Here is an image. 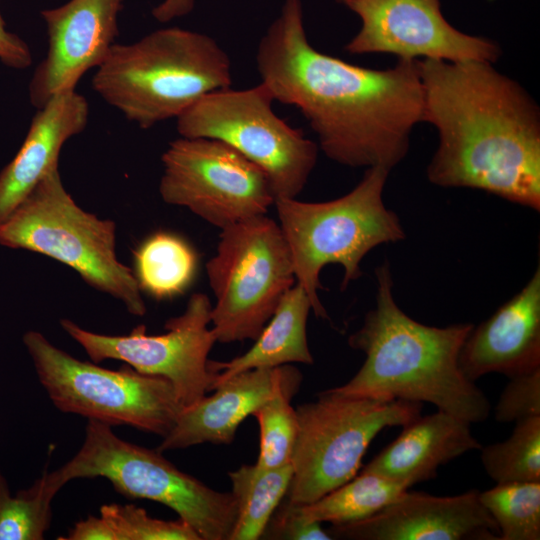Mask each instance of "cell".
<instances>
[{"label": "cell", "instance_id": "cell-1", "mask_svg": "<svg viewBox=\"0 0 540 540\" xmlns=\"http://www.w3.org/2000/svg\"><path fill=\"white\" fill-rule=\"evenodd\" d=\"M261 82L275 101L297 107L338 164L391 171L423 122L419 60L371 69L322 53L308 41L301 0H284L256 53Z\"/></svg>", "mask_w": 540, "mask_h": 540}, {"label": "cell", "instance_id": "cell-2", "mask_svg": "<svg viewBox=\"0 0 540 540\" xmlns=\"http://www.w3.org/2000/svg\"><path fill=\"white\" fill-rule=\"evenodd\" d=\"M423 122L437 130L427 167L440 187L483 190L540 210V110L486 61L419 60Z\"/></svg>", "mask_w": 540, "mask_h": 540}, {"label": "cell", "instance_id": "cell-3", "mask_svg": "<svg viewBox=\"0 0 540 540\" xmlns=\"http://www.w3.org/2000/svg\"><path fill=\"white\" fill-rule=\"evenodd\" d=\"M376 303L350 347L364 353L358 372L330 392L353 397L428 402L469 423L488 418V398L460 370L458 358L472 329L468 323L435 327L408 316L396 303L386 261L376 270Z\"/></svg>", "mask_w": 540, "mask_h": 540}, {"label": "cell", "instance_id": "cell-4", "mask_svg": "<svg viewBox=\"0 0 540 540\" xmlns=\"http://www.w3.org/2000/svg\"><path fill=\"white\" fill-rule=\"evenodd\" d=\"M231 60L212 37L180 27L116 43L94 91L140 128L177 118L207 93L231 87Z\"/></svg>", "mask_w": 540, "mask_h": 540}, {"label": "cell", "instance_id": "cell-5", "mask_svg": "<svg viewBox=\"0 0 540 540\" xmlns=\"http://www.w3.org/2000/svg\"><path fill=\"white\" fill-rule=\"evenodd\" d=\"M389 173L383 166L367 168L351 191L325 202L275 199L296 283L306 291L317 317L327 318L318 296L320 273L326 265L343 268L344 290L361 277V262L372 249L405 238L399 217L383 201Z\"/></svg>", "mask_w": 540, "mask_h": 540}, {"label": "cell", "instance_id": "cell-6", "mask_svg": "<svg viewBox=\"0 0 540 540\" xmlns=\"http://www.w3.org/2000/svg\"><path fill=\"white\" fill-rule=\"evenodd\" d=\"M0 245L48 256L122 302L129 313H146L134 272L117 258L115 222L80 208L58 168L49 171L0 224Z\"/></svg>", "mask_w": 540, "mask_h": 540}, {"label": "cell", "instance_id": "cell-7", "mask_svg": "<svg viewBox=\"0 0 540 540\" xmlns=\"http://www.w3.org/2000/svg\"><path fill=\"white\" fill-rule=\"evenodd\" d=\"M63 487L73 479L103 477L128 498L156 501L186 521L201 540H230L237 508L233 495L180 471L156 449L119 438L112 427L88 420L78 452L51 472Z\"/></svg>", "mask_w": 540, "mask_h": 540}, {"label": "cell", "instance_id": "cell-8", "mask_svg": "<svg viewBox=\"0 0 540 540\" xmlns=\"http://www.w3.org/2000/svg\"><path fill=\"white\" fill-rule=\"evenodd\" d=\"M23 344L53 405L109 426H130L165 437L183 409L171 382L131 366L110 370L81 361L30 330Z\"/></svg>", "mask_w": 540, "mask_h": 540}, {"label": "cell", "instance_id": "cell-9", "mask_svg": "<svg viewBox=\"0 0 540 540\" xmlns=\"http://www.w3.org/2000/svg\"><path fill=\"white\" fill-rule=\"evenodd\" d=\"M421 408L419 402L342 396L329 390L298 406L287 502L312 503L352 479L372 440L387 427L406 425Z\"/></svg>", "mask_w": 540, "mask_h": 540}, {"label": "cell", "instance_id": "cell-10", "mask_svg": "<svg viewBox=\"0 0 540 540\" xmlns=\"http://www.w3.org/2000/svg\"><path fill=\"white\" fill-rule=\"evenodd\" d=\"M206 273L216 303L211 328L220 343L255 340L296 278L278 223L266 215L224 229Z\"/></svg>", "mask_w": 540, "mask_h": 540}, {"label": "cell", "instance_id": "cell-11", "mask_svg": "<svg viewBox=\"0 0 540 540\" xmlns=\"http://www.w3.org/2000/svg\"><path fill=\"white\" fill-rule=\"evenodd\" d=\"M274 101L263 82L243 90H216L176 118L177 131L182 137L226 143L266 173L275 199L296 198L316 165L319 148L274 112Z\"/></svg>", "mask_w": 540, "mask_h": 540}, {"label": "cell", "instance_id": "cell-12", "mask_svg": "<svg viewBox=\"0 0 540 540\" xmlns=\"http://www.w3.org/2000/svg\"><path fill=\"white\" fill-rule=\"evenodd\" d=\"M161 161L162 200L220 229L266 215L275 202L266 173L222 141L181 136L169 143Z\"/></svg>", "mask_w": 540, "mask_h": 540}, {"label": "cell", "instance_id": "cell-13", "mask_svg": "<svg viewBox=\"0 0 540 540\" xmlns=\"http://www.w3.org/2000/svg\"><path fill=\"white\" fill-rule=\"evenodd\" d=\"M211 310L209 297L194 293L185 311L170 318L167 332L160 335L146 334L142 324L126 335L91 332L70 319H61L60 325L94 363L119 360L140 373L166 378L186 408L202 399L213 381L208 354L217 341L208 328Z\"/></svg>", "mask_w": 540, "mask_h": 540}, {"label": "cell", "instance_id": "cell-14", "mask_svg": "<svg viewBox=\"0 0 540 540\" xmlns=\"http://www.w3.org/2000/svg\"><path fill=\"white\" fill-rule=\"evenodd\" d=\"M361 20L346 44L352 55L384 53L399 60L437 59L495 63L499 45L463 33L444 17L440 0H336Z\"/></svg>", "mask_w": 540, "mask_h": 540}, {"label": "cell", "instance_id": "cell-15", "mask_svg": "<svg viewBox=\"0 0 540 540\" xmlns=\"http://www.w3.org/2000/svg\"><path fill=\"white\" fill-rule=\"evenodd\" d=\"M123 1L69 0L41 11L48 49L28 85L36 109L57 94L76 90L82 76L106 60L116 44Z\"/></svg>", "mask_w": 540, "mask_h": 540}, {"label": "cell", "instance_id": "cell-16", "mask_svg": "<svg viewBox=\"0 0 540 540\" xmlns=\"http://www.w3.org/2000/svg\"><path fill=\"white\" fill-rule=\"evenodd\" d=\"M331 538L354 540H499L478 490L454 496L405 491L374 515L332 525Z\"/></svg>", "mask_w": 540, "mask_h": 540}, {"label": "cell", "instance_id": "cell-17", "mask_svg": "<svg viewBox=\"0 0 540 540\" xmlns=\"http://www.w3.org/2000/svg\"><path fill=\"white\" fill-rule=\"evenodd\" d=\"M458 363L472 382L488 373L512 378L540 368L539 266L521 291L472 327Z\"/></svg>", "mask_w": 540, "mask_h": 540}, {"label": "cell", "instance_id": "cell-18", "mask_svg": "<svg viewBox=\"0 0 540 540\" xmlns=\"http://www.w3.org/2000/svg\"><path fill=\"white\" fill-rule=\"evenodd\" d=\"M302 375L285 364L238 373L211 396L183 408L171 431L156 448L163 453L202 443L229 444L241 422L287 386H300Z\"/></svg>", "mask_w": 540, "mask_h": 540}, {"label": "cell", "instance_id": "cell-19", "mask_svg": "<svg viewBox=\"0 0 540 540\" xmlns=\"http://www.w3.org/2000/svg\"><path fill=\"white\" fill-rule=\"evenodd\" d=\"M88 118V102L76 90L57 94L37 109L18 152L0 171V224L58 168L63 145L86 128Z\"/></svg>", "mask_w": 540, "mask_h": 540}, {"label": "cell", "instance_id": "cell-20", "mask_svg": "<svg viewBox=\"0 0 540 540\" xmlns=\"http://www.w3.org/2000/svg\"><path fill=\"white\" fill-rule=\"evenodd\" d=\"M471 423L438 410L419 415L364 469L408 483L410 486L436 477L441 465L482 445L473 436Z\"/></svg>", "mask_w": 540, "mask_h": 540}, {"label": "cell", "instance_id": "cell-21", "mask_svg": "<svg viewBox=\"0 0 540 540\" xmlns=\"http://www.w3.org/2000/svg\"><path fill=\"white\" fill-rule=\"evenodd\" d=\"M312 305L306 291L295 283L281 298L254 345L229 361H208L214 374L210 391L230 377L256 368H274L289 363L312 364L306 324Z\"/></svg>", "mask_w": 540, "mask_h": 540}, {"label": "cell", "instance_id": "cell-22", "mask_svg": "<svg viewBox=\"0 0 540 540\" xmlns=\"http://www.w3.org/2000/svg\"><path fill=\"white\" fill-rule=\"evenodd\" d=\"M410 487L406 482L363 468L352 479L312 503L293 505L286 501L285 505L305 521L338 525L374 515Z\"/></svg>", "mask_w": 540, "mask_h": 540}, {"label": "cell", "instance_id": "cell-23", "mask_svg": "<svg viewBox=\"0 0 540 540\" xmlns=\"http://www.w3.org/2000/svg\"><path fill=\"white\" fill-rule=\"evenodd\" d=\"M291 463L275 468L242 465L228 473L237 517L230 540H257L262 537L273 513L289 489Z\"/></svg>", "mask_w": 540, "mask_h": 540}, {"label": "cell", "instance_id": "cell-24", "mask_svg": "<svg viewBox=\"0 0 540 540\" xmlns=\"http://www.w3.org/2000/svg\"><path fill=\"white\" fill-rule=\"evenodd\" d=\"M134 264L141 291L163 300L186 291L196 273L197 255L183 238L157 232L134 251Z\"/></svg>", "mask_w": 540, "mask_h": 540}, {"label": "cell", "instance_id": "cell-25", "mask_svg": "<svg viewBox=\"0 0 540 540\" xmlns=\"http://www.w3.org/2000/svg\"><path fill=\"white\" fill-rule=\"evenodd\" d=\"M62 486L46 470L12 495L0 471V540H42L52 521V500Z\"/></svg>", "mask_w": 540, "mask_h": 540}, {"label": "cell", "instance_id": "cell-26", "mask_svg": "<svg viewBox=\"0 0 540 540\" xmlns=\"http://www.w3.org/2000/svg\"><path fill=\"white\" fill-rule=\"evenodd\" d=\"M504 441L481 447V462L497 484L540 481V416L515 422Z\"/></svg>", "mask_w": 540, "mask_h": 540}, {"label": "cell", "instance_id": "cell-27", "mask_svg": "<svg viewBox=\"0 0 540 540\" xmlns=\"http://www.w3.org/2000/svg\"><path fill=\"white\" fill-rule=\"evenodd\" d=\"M499 529V540L540 539V481L497 484L479 492Z\"/></svg>", "mask_w": 540, "mask_h": 540}, {"label": "cell", "instance_id": "cell-28", "mask_svg": "<svg viewBox=\"0 0 540 540\" xmlns=\"http://www.w3.org/2000/svg\"><path fill=\"white\" fill-rule=\"evenodd\" d=\"M299 386H287L261 405L253 414L260 429L259 455L256 465L275 468L291 463L298 433L296 409L290 401Z\"/></svg>", "mask_w": 540, "mask_h": 540}, {"label": "cell", "instance_id": "cell-29", "mask_svg": "<svg viewBox=\"0 0 540 540\" xmlns=\"http://www.w3.org/2000/svg\"><path fill=\"white\" fill-rule=\"evenodd\" d=\"M100 516L111 526L115 540H201L183 519H156L133 504H105Z\"/></svg>", "mask_w": 540, "mask_h": 540}, {"label": "cell", "instance_id": "cell-30", "mask_svg": "<svg viewBox=\"0 0 540 540\" xmlns=\"http://www.w3.org/2000/svg\"><path fill=\"white\" fill-rule=\"evenodd\" d=\"M494 413L502 423L540 416V368L509 378Z\"/></svg>", "mask_w": 540, "mask_h": 540}, {"label": "cell", "instance_id": "cell-31", "mask_svg": "<svg viewBox=\"0 0 540 540\" xmlns=\"http://www.w3.org/2000/svg\"><path fill=\"white\" fill-rule=\"evenodd\" d=\"M270 539L288 540H330L321 523L305 521L294 515L283 503L273 513L263 535Z\"/></svg>", "mask_w": 540, "mask_h": 540}, {"label": "cell", "instance_id": "cell-32", "mask_svg": "<svg viewBox=\"0 0 540 540\" xmlns=\"http://www.w3.org/2000/svg\"><path fill=\"white\" fill-rule=\"evenodd\" d=\"M0 62L8 68L24 70L32 64L29 45L17 34L7 29L0 13Z\"/></svg>", "mask_w": 540, "mask_h": 540}, {"label": "cell", "instance_id": "cell-33", "mask_svg": "<svg viewBox=\"0 0 540 540\" xmlns=\"http://www.w3.org/2000/svg\"><path fill=\"white\" fill-rule=\"evenodd\" d=\"M59 540H115L114 532L109 523L102 517L89 515L69 529L66 537Z\"/></svg>", "mask_w": 540, "mask_h": 540}, {"label": "cell", "instance_id": "cell-34", "mask_svg": "<svg viewBox=\"0 0 540 540\" xmlns=\"http://www.w3.org/2000/svg\"><path fill=\"white\" fill-rule=\"evenodd\" d=\"M195 0H164L152 10L153 17L159 22L184 16L193 10Z\"/></svg>", "mask_w": 540, "mask_h": 540}]
</instances>
